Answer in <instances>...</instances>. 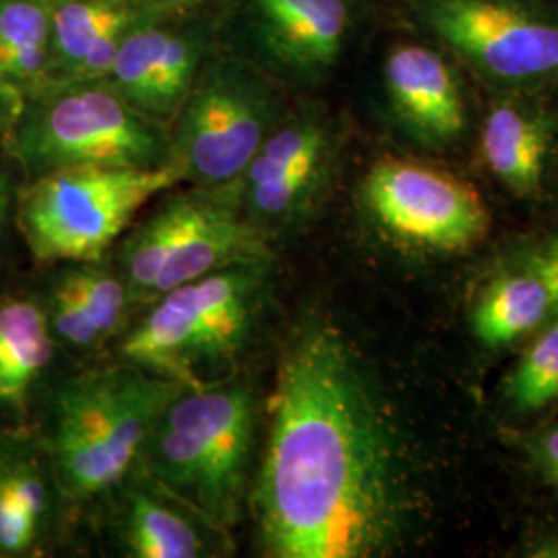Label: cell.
I'll return each instance as SVG.
<instances>
[{
  "instance_id": "obj_3",
  "label": "cell",
  "mask_w": 558,
  "mask_h": 558,
  "mask_svg": "<svg viewBox=\"0 0 558 558\" xmlns=\"http://www.w3.org/2000/svg\"><path fill=\"white\" fill-rule=\"evenodd\" d=\"M182 389L179 380L124 360L62 383L44 447L62 499L110 495L140 465L163 408Z\"/></svg>"
},
{
  "instance_id": "obj_13",
  "label": "cell",
  "mask_w": 558,
  "mask_h": 558,
  "mask_svg": "<svg viewBox=\"0 0 558 558\" xmlns=\"http://www.w3.org/2000/svg\"><path fill=\"white\" fill-rule=\"evenodd\" d=\"M383 77L396 117L414 140L442 147L463 135L465 104L440 54L426 46L403 44L387 54Z\"/></svg>"
},
{
  "instance_id": "obj_16",
  "label": "cell",
  "mask_w": 558,
  "mask_h": 558,
  "mask_svg": "<svg viewBox=\"0 0 558 558\" xmlns=\"http://www.w3.org/2000/svg\"><path fill=\"white\" fill-rule=\"evenodd\" d=\"M151 13L126 0H59L50 7V69L64 81L106 80L122 38Z\"/></svg>"
},
{
  "instance_id": "obj_15",
  "label": "cell",
  "mask_w": 558,
  "mask_h": 558,
  "mask_svg": "<svg viewBox=\"0 0 558 558\" xmlns=\"http://www.w3.org/2000/svg\"><path fill=\"white\" fill-rule=\"evenodd\" d=\"M271 257L267 239L246 220L232 186L203 189V201L166 263L156 296L240 260Z\"/></svg>"
},
{
  "instance_id": "obj_27",
  "label": "cell",
  "mask_w": 558,
  "mask_h": 558,
  "mask_svg": "<svg viewBox=\"0 0 558 558\" xmlns=\"http://www.w3.org/2000/svg\"><path fill=\"white\" fill-rule=\"evenodd\" d=\"M532 456L538 461L546 478L558 486V424L542 430L532 442Z\"/></svg>"
},
{
  "instance_id": "obj_25",
  "label": "cell",
  "mask_w": 558,
  "mask_h": 558,
  "mask_svg": "<svg viewBox=\"0 0 558 558\" xmlns=\"http://www.w3.org/2000/svg\"><path fill=\"white\" fill-rule=\"evenodd\" d=\"M44 311L54 338H59L69 348L92 352L104 343L100 331L87 317L75 290L62 274L54 279Z\"/></svg>"
},
{
  "instance_id": "obj_20",
  "label": "cell",
  "mask_w": 558,
  "mask_h": 558,
  "mask_svg": "<svg viewBox=\"0 0 558 558\" xmlns=\"http://www.w3.org/2000/svg\"><path fill=\"white\" fill-rule=\"evenodd\" d=\"M201 201L203 189L166 201L120 242L119 274L135 304H149L156 296L161 271L195 218Z\"/></svg>"
},
{
  "instance_id": "obj_8",
  "label": "cell",
  "mask_w": 558,
  "mask_h": 558,
  "mask_svg": "<svg viewBox=\"0 0 558 558\" xmlns=\"http://www.w3.org/2000/svg\"><path fill=\"white\" fill-rule=\"evenodd\" d=\"M360 199L385 239L426 253H463L486 239L493 221L468 180L403 158L375 161Z\"/></svg>"
},
{
  "instance_id": "obj_4",
  "label": "cell",
  "mask_w": 558,
  "mask_h": 558,
  "mask_svg": "<svg viewBox=\"0 0 558 558\" xmlns=\"http://www.w3.org/2000/svg\"><path fill=\"white\" fill-rule=\"evenodd\" d=\"M271 257L240 260L177 286L119 345L120 360L186 387L228 379L257 331L271 288Z\"/></svg>"
},
{
  "instance_id": "obj_11",
  "label": "cell",
  "mask_w": 558,
  "mask_h": 558,
  "mask_svg": "<svg viewBox=\"0 0 558 558\" xmlns=\"http://www.w3.org/2000/svg\"><path fill=\"white\" fill-rule=\"evenodd\" d=\"M203 52L195 29L141 21L120 41L104 81L141 114L166 124L197 80Z\"/></svg>"
},
{
  "instance_id": "obj_12",
  "label": "cell",
  "mask_w": 558,
  "mask_h": 558,
  "mask_svg": "<svg viewBox=\"0 0 558 558\" xmlns=\"http://www.w3.org/2000/svg\"><path fill=\"white\" fill-rule=\"evenodd\" d=\"M114 497V538L131 558H209L228 550L226 534L135 468Z\"/></svg>"
},
{
  "instance_id": "obj_24",
  "label": "cell",
  "mask_w": 558,
  "mask_h": 558,
  "mask_svg": "<svg viewBox=\"0 0 558 558\" xmlns=\"http://www.w3.org/2000/svg\"><path fill=\"white\" fill-rule=\"evenodd\" d=\"M505 389L511 403L523 412L546 408L558 398V320L523 352Z\"/></svg>"
},
{
  "instance_id": "obj_17",
  "label": "cell",
  "mask_w": 558,
  "mask_h": 558,
  "mask_svg": "<svg viewBox=\"0 0 558 558\" xmlns=\"http://www.w3.org/2000/svg\"><path fill=\"white\" fill-rule=\"evenodd\" d=\"M274 57L300 75L336 64L348 32L345 0H248Z\"/></svg>"
},
{
  "instance_id": "obj_18",
  "label": "cell",
  "mask_w": 558,
  "mask_h": 558,
  "mask_svg": "<svg viewBox=\"0 0 558 558\" xmlns=\"http://www.w3.org/2000/svg\"><path fill=\"white\" fill-rule=\"evenodd\" d=\"M550 124L539 112L518 104L495 106L482 126V158L488 170L521 199L542 193Z\"/></svg>"
},
{
  "instance_id": "obj_5",
  "label": "cell",
  "mask_w": 558,
  "mask_h": 558,
  "mask_svg": "<svg viewBox=\"0 0 558 558\" xmlns=\"http://www.w3.org/2000/svg\"><path fill=\"white\" fill-rule=\"evenodd\" d=\"M184 180L160 168L69 166L41 174L21 201L23 239L36 259L89 263L108 253L147 201Z\"/></svg>"
},
{
  "instance_id": "obj_23",
  "label": "cell",
  "mask_w": 558,
  "mask_h": 558,
  "mask_svg": "<svg viewBox=\"0 0 558 558\" xmlns=\"http://www.w3.org/2000/svg\"><path fill=\"white\" fill-rule=\"evenodd\" d=\"M62 276L75 290L87 317L96 325L104 341L124 331L129 311L135 306V302L119 271H110L100 267L98 260H89L71 263Z\"/></svg>"
},
{
  "instance_id": "obj_14",
  "label": "cell",
  "mask_w": 558,
  "mask_h": 558,
  "mask_svg": "<svg viewBox=\"0 0 558 558\" xmlns=\"http://www.w3.org/2000/svg\"><path fill=\"white\" fill-rule=\"evenodd\" d=\"M59 497L46 449L0 435V558L40 555L52 536Z\"/></svg>"
},
{
  "instance_id": "obj_22",
  "label": "cell",
  "mask_w": 558,
  "mask_h": 558,
  "mask_svg": "<svg viewBox=\"0 0 558 558\" xmlns=\"http://www.w3.org/2000/svg\"><path fill=\"white\" fill-rule=\"evenodd\" d=\"M50 69V7L0 0V83L27 85Z\"/></svg>"
},
{
  "instance_id": "obj_2",
  "label": "cell",
  "mask_w": 558,
  "mask_h": 558,
  "mask_svg": "<svg viewBox=\"0 0 558 558\" xmlns=\"http://www.w3.org/2000/svg\"><path fill=\"white\" fill-rule=\"evenodd\" d=\"M259 405L255 387L239 377L182 389L163 408L137 468L228 532L251 499Z\"/></svg>"
},
{
  "instance_id": "obj_7",
  "label": "cell",
  "mask_w": 558,
  "mask_h": 558,
  "mask_svg": "<svg viewBox=\"0 0 558 558\" xmlns=\"http://www.w3.org/2000/svg\"><path fill=\"white\" fill-rule=\"evenodd\" d=\"M170 135L172 161L199 189H226L242 177L278 124L271 87L240 62L201 66Z\"/></svg>"
},
{
  "instance_id": "obj_28",
  "label": "cell",
  "mask_w": 558,
  "mask_h": 558,
  "mask_svg": "<svg viewBox=\"0 0 558 558\" xmlns=\"http://www.w3.org/2000/svg\"><path fill=\"white\" fill-rule=\"evenodd\" d=\"M126 2L137 4V7H143V9H149V11H158L163 4H172L177 0H126Z\"/></svg>"
},
{
  "instance_id": "obj_9",
  "label": "cell",
  "mask_w": 558,
  "mask_h": 558,
  "mask_svg": "<svg viewBox=\"0 0 558 558\" xmlns=\"http://www.w3.org/2000/svg\"><path fill=\"white\" fill-rule=\"evenodd\" d=\"M428 27L484 80L527 89L558 81V13L527 0H424Z\"/></svg>"
},
{
  "instance_id": "obj_10",
  "label": "cell",
  "mask_w": 558,
  "mask_h": 558,
  "mask_svg": "<svg viewBox=\"0 0 558 558\" xmlns=\"http://www.w3.org/2000/svg\"><path fill=\"white\" fill-rule=\"evenodd\" d=\"M331 166L333 133L327 120L302 112L274 126L232 189L246 220L269 240L311 218Z\"/></svg>"
},
{
  "instance_id": "obj_21",
  "label": "cell",
  "mask_w": 558,
  "mask_h": 558,
  "mask_svg": "<svg viewBox=\"0 0 558 558\" xmlns=\"http://www.w3.org/2000/svg\"><path fill=\"white\" fill-rule=\"evenodd\" d=\"M550 315H555L550 292L527 267L488 286L474 308L472 325L484 345L500 348L532 333Z\"/></svg>"
},
{
  "instance_id": "obj_29",
  "label": "cell",
  "mask_w": 558,
  "mask_h": 558,
  "mask_svg": "<svg viewBox=\"0 0 558 558\" xmlns=\"http://www.w3.org/2000/svg\"><path fill=\"white\" fill-rule=\"evenodd\" d=\"M7 205H9V193H7V182L0 177V228L4 221V214H7Z\"/></svg>"
},
{
  "instance_id": "obj_26",
  "label": "cell",
  "mask_w": 558,
  "mask_h": 558,
  "mask_svg": "<svg viewBox=\"0 0 558 558\" xmlns=\"http://www.w3.org/2000/svg\"><path fill=\"white\" fill-rule=\"evenodd\" d=\"M530 269L538 274L539 279L546 283L553 300V313L558 317V234L548 240L544 248L532 257Z\"/></svg>"
},
{
  "instance_id": "obj_6",
  "label": "cell",
  "mask_w": 558,
  "mask_h": 558,
  "mask_svg": "<svg viewBox=\"0 0 558 558\" xmlns=\"http://www.w3.org/2000/svg\"><path fill=\"white\" fill-rule=\"evenodd\" d=\"M23 160L41 174L69 166L160 168L172 161L170 135L106 81H66L32 106L21 124Z\"/></svg>"
},
{
  "instance_id": "obj_19",
  "label": "cell",
  "mask_w": 558,
  "mask_h": 558,
  "mask_svg": "<svg viewBox=\"0 0 558 558\" xmlns=\"http://www.w3.org/2000/svg\"><path fill=\"white\" fill-rule=\"evenodd\" d=\"M54 333L46 311L34 300L0 299V414L21 412L46 373Z\"/></svg>"
},
{
  "instance_id": "obj_1",
  "label": "cell",
  "mask_w": 558,
  "mask_h": 558,
  "mask_svg": "<svg viewBox=\"0 0 558 558\" xmlns=\"http://www.w3.org/2000/svg\"><path fill=\"white\" fill-rule=\"evenodd\" d=\"M248 509L269 558L391 557L426 515L393 405L333 320H300L281 350Z\"/></svg>"
}]
</instances>
